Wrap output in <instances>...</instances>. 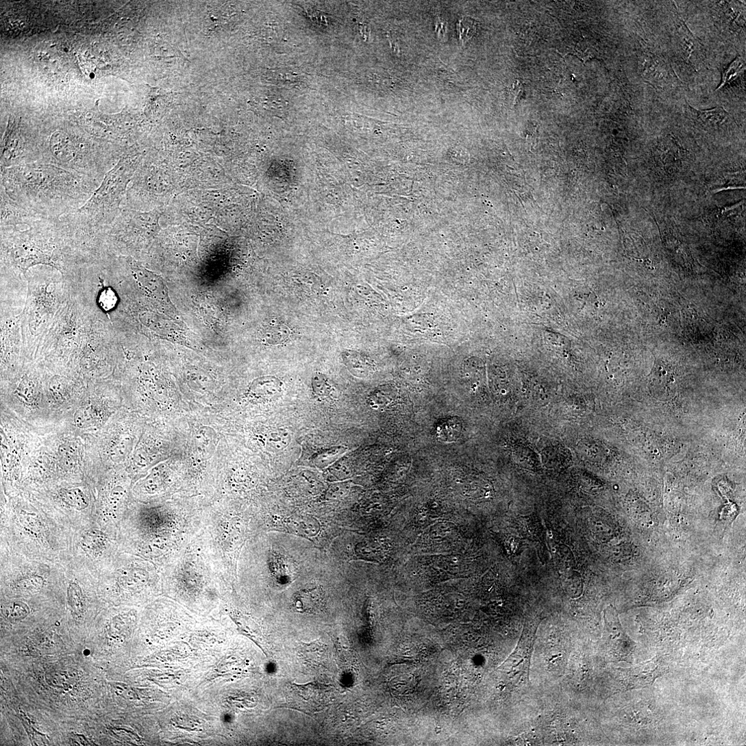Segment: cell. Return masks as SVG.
<instances>
[{
	"mask_svg": "<svg viewBox=\"0 0 746 746\" xmlns=\"http://www.w3.org/2000/svg\"><path fill=\"white\" fill-rule=\"evenodd\" d=\"M461 426L459 421H448L438 428V438L445 442L456 440L460 436Z\"/></svg>",
	"mask_w": 746,
	"mask_h": 746,
	"instance_id": "cell-23",
	"label": "cell"
},
{
	"mask_svg": "<svg viewBox=\"0 0 746 746\" xmlns=\"http://www.w3.org/2000/svg\"><path fill=\"white\" fill-rule=\"evenodd\" d=\"M129 266L134 276L144 288L158 299L169 301L167 289L156 275L134 263H130Z\"/></svg>",
	"mask_w": 746,
	"mask_h": 746,
	"instance_id": "cell-15",
	"label": "cell"
},
{
	"mask_svg": "<svg viewBox=\"0 0 746 746\" xmlns=\"http://www.w3.org/2000/svg\"><path fill=\"white\" fill-rule=\"evenodd\" d=\"M101 184L40 161L1 169V191L40 219L60 218L79 209Z\"/></svg>",
	"mask_w": 746,
	"mask_h": 746,
	"instance_id": "cell-2",
	"label": "cell"
},
{
	"mask_svg": "<svg viewBox=\"0 0 746 746\" xmlns=\"http://www.w3.org/2000/svg\"><path fill=\"white\" fill-rule=\"evenodd\" d=\"M264 554L265 576L269 585L278 587L290 583L295 575L293 562L277 550L274 545H270Z\"/></svg>",
	"mask_w": 746,
	"mask_h": 746,
	"instance_id": "cell-8",
	"label": "cell"
},
{
	"mask_svg": "<svg viewBox=\"0 0 746 746\" xmlns=\"http://www.w3.org/2000/svg\"><path fill=\"white\" fill-rule=\"evenodd\" d=\"M460 41L463 44L470 40L476 33V22L471 18H464L458 24Z\"/></svg>",
	"mask_w": 746,
	"mask_h": 746,
	"instance_id": "cell-25",
	"label": "cell"
},
{
	"mask_svg": "<svg viewBox=\"0 0 746 746\" xmlns=\"http://www.w3.org/2000/svg\"><path fill=\"white\" fill-rule=\"evenodd\" d=\"M514 92V97H514L515 98V103H517L519 100L521 101V99H522L523 95L524 93L523 87L522 84H521V83L519 85L517 83L516 86L514 87V92Z\"/></svg>",
	"mask_w": 746,
	"mask_h": 746,
	"instance_id": "cell-31",
	"label": "cell"
},
{
	"mask_svg": "<svg viewBox=\"0 0 746 746\" xmlns=\"http://www.w3.org/2000/svg\"><path fill=\"white\" fill-rule=\"evenodd\" d=\"M61 500L68 506L81 511L89 506L87 496L78 488L63 489L60 493Z\"/></svg>",
	"mask_w": 746,
	"mask_h": 746,
	"instance_id": "cell-19",
	"label": "cell"
},
{
	"mask_svg": "<svg viewBox=\"0 0 746 746\" xmlns=\"http://www.w3.org/2000/svg\"><path fill=\"white\" fill-rule=\"evenodd\" d=\"M291 606L293 610L299 613L320 614L325 608L324 592L319 586L303 588L294 595Z\"/></svg>",
	"mask_w": 746,
	"mask_h": 746,
	"instance_id": "cell-11",
	"label": "cell"
},
{
	"mask_svg": "<svg viewBox=\"0 0 746 746\" xmlns=\"http://www.w3.org/2000/svg\"><path fill=\"white\" fill-rule=\"evenodd\" d=\"M538 626L525 628L514 653L505 663H509L508 673L514 680L515 686H522L529 682L530 669L536 639Z\"/></svg>",
	"mask_w": 746,
	"mask_h": 746,
	"instance_id": "cell-7",
	"label": "cell"
},
{
	"mask_svg": "<svg viewBox=\"0 0 746 746\" xmlns=\"http://www.w3.org/2000/svg\"><path fill=\"white\" fill-rule=\"evenodd\" d=\"M19 521L26 531L33 536H39L42 532V523L35 515L27 513L21 514L19 517Z\"/></svg>",
	"mask_w": 746,
	"mask_h": 746,
	"instance_id": "cell-26",
	"label": "cell"
},
{
	"mask_svg": "<svg viewBox=\"0 0 746 746\" xmlns=\"http://www.w3.org/2000/svg\"><path fill=\"white\" fill-rule=\"evenodd\" d=\"M632 672H634V674L632 673L631 675L633 682L632 684L634 687L637 688L650 685L656 678L664 673L662 672V668L656 664L655 662H646L645 664L632 670Z\"/></svg>",
	"mask_w": 746,
	"mask_h": 746,
	"instance_id": "cell-17",
	"label": "cell"
},
{
	"mask_svg": "<svg viewBox=\"0 0 746 746\" xmlns=\"http://www.w3.org/2000/svg\"><path fill=\"white\" fill-rule=\"evenodd\" d=\"M688 108L697 121L708 127H716L722 125L729 116L728 112L721 107L708 110H697L690 105Z\"/></svg>",
	"mask_w": 746,
	"mask_h": 746,
	"instance_id": "cell-18",
	"label": "cell"
},
{
	"mask_svg": "<svg viewBox=\"0 0 746 746\" xmlns=\"http://www.w3.org/2000/svg\"><path fill=\"white\" fill-rule=\"evenodd\" d=\"M125 493V489L123 486H117L112 490L109 500L110 513L112 517H116Z\"/></svg>",
	"mask_w": 746,
	"mask_h": 746,
	"instance_id": "cell-28",
	"label": "cell"
},
{
	"mask_svg": "<svg viewBox=\"0 0 746 746\" xmlns=\"http://www.w3.org/2000/svg\"><path fill=\"white\" fill-rule=\"evenodd\" d=\"M25 226L1 228L2 268L26 275L29 269L45 265L72 276L96 264L84 238L62 218L36 220Z\"/></svg>",
	"mask_w": 746,
	"mask_h": 746,
	"instance_id": "cell-1",
	"label": "cell"
},
{
	"mask_svg": "<svg viewBox=\"0 0 746 746\" xmlns=\"http://www.w3.org/2000/svg\"><path fill=\"white\" fill-rule=\"evenodd\" d=\"M103 308L105 310H112L116 303L117 298L115 293L110 288L105 290L101 295L99 299Z\"/></svg>",
	"mask_w": 746,
	"mask_h": 746,
	"instance_id": "cell-30",
	"label": "cell"
},
{
	"mask_svg": "<svg viewBox=\"0 0 746 746\" xmlns=\"http://www.w3.org/2000/svg\"><path fill=\"white\" fill-rule=\"evenodd\" d=\"M743 63L740 58L734 60L728 67L724 72L722 77V82L719 86V89L725 86V85L730 83L734 79H736L740 73L742 71Z\"/></svg>",
	"mask_w": 746,
	"mask_h": 746,
	"instance_id": "cell-27",
	"label": "cell"
},
{
	"mask_svg": "<svg viewBox=\"0 0 746 746\" xmlns=\"http://www.w3.org/2000/svg\"><path fill=\"white\" fill-rule=\"evenodd\" d=\"M677 14V38L679 50L688 62L691 64L699 62L701 56V44L690 31L680 15Z\"/></svg>",
	"mask_w": 746,
	"mask_h": 746,
	"instance_id": "cell-12",
	"label": "cell"
},
{
	"mask_svg": "<svg viewBox=\"0 0 746 746\" xmlns=\"http://www.w3.org/2000/svg\"><path fill=\"white\" fill-rule=\"evenodd\" d=\"M606 639L611 652L617 658L627 659L633 653V641L624 632L620 623L618 612L612 606L605 611Z\"/></svg>",
	"mask_w": 746,
	"mask_h": 746,
	"instance_id": "cell-9",
	"label": "cell"
},
{
	"mask_svg": "<svg viewBox=\"0 0 746 746\" xmlns=\"http://www.w3.org/2000/svg\"><path fill=\"white\" fill-rule=\"evenodd\" d=\"M127 170L123 160H120L84 205L61 218L82 232L101 236L118 217L122 194L127 184Z\"/></svg>",
	"mask_w": 746,
	"mask_h": 746,
	"instance_id": "cell-6",
	"label": "cell"
},
{
	"mask_svg": "<svg viewBox=\"0 0 746 746\" xmlns=\"http://www.w3.org/2000/svg\"><path fill=\"white\" fill-rule=\"evenodd\" d=\"M436 29L439 37H443L445 33V25L442 20L438 19L436 22Z\"/></svg>",
	"mask_w": 746,
	"mask_h": 746,
	"instance_id": "cell-32",
	"label": "cell"
},
{
	"mask_svg": "<svg viewBox=\"0 0 746 746\" xmlns=\"http://www.w3.org/2000/svg\"><path fill=\"white\" fill-rule=\"evenodd\" d=\"M44 579L40 575H33L25 577L19 582L18 586L21 590L29 592H37L44 585Z\"/></svg>",
	"mask_w": 746,
	"mask_h": 746,
	"instance_id": "cell-29",
	"label": "cell"
},
{
	"mask_svg": "<svg viewBox=\"0 0 746 746\" xmlns=\"http://www.w3.org/2000/svg\"><path fill=\"white\" fill-rule=\"evenodd\" d=\"M204 504L181 499L138 509L129 523V548L158 567L164 566L203 530Z\"/></svg>",
	"mask_w": 746,
	"mask_h": 746,
	"instance_id": "cell-3",
	"label": "cell"
},
{
	"mask_svg": "<svg viewBox=\"0 0 746 746\" xmlns=\"http://www.w3.org/2000/svg\"><path fill=\"white\" fill-rule=\"evenodd\" d=\"M3 613L11 621H18L27 617L29 614V609L22 602H14L6 605L3 610Z\"/></svg>",
	"mask_w": 746,
	"mask_h": 746,
	"instance_id": "cell-24",
	"label": "cell"
},
{
	"mask_svg": "<svg viewBox=\"0 0 746 746\" xmlns=\"http://www.w3.org/2000/svg\"><path fill=\"white\" fill-rule=\"evenodd\" d=\"M639 68L643 77L654 82L655 84H660L662 81H666L669 75L664 62L650 53L641 56L639 60Z\"/></svg>",
	"mask_w": 746,
	"mask_h": 746,
	"instance_id": "cell-14",
	"label": "cell"
},
{
	"mask_svg": "<svg viewBox=\"0 0 746 746\" xmlns=\"http://www.w3.org/2000/svg\"><path fill=\"white\" fill-rule=\"evenodd\" d=\"M651 394L661 401L672 399L677 391V382L672 368L662 361L656 360L649 375Z\"/></svg>",
	"mask_w": 746,
	"mask_h": 746,
	"instance_id": "cell-10",
	"label": "cell"
},
{
	"mask_svg": "<svg viewBox=\"0 0 746 746\" xmlns=\"http://www.w3.org/2000/svg\"><path fill=\"white\" fill-rule=\"evenodd\" d=\"M160 569L165 593L197 611L213 609L229 589L203 528Z\"/></svg>",
	"mask_w": 746,
	"mask_h": 746,
	"instance_id": "cell-4",
	"label": "cell"
},
{
	"mask_svg": "<svg viewBox=\"0 0 746 746\" xmlns=\"http://www.w3.org/2000/svg\"><path fill=\"white\" fill-rule=\"evenodd\" d=\"M69 605L73 613L81 617L85 612L84 599L79 586L75 583H71L67 590Z\"/></svg>",
	"mask_w": 746,
	"mask_h": 746,
	"instance_id": "cell-20",
	"label": "cell"
},
{
	"mask_svg": "<svg viewBox=\"0 0 746 746\" xmlns=\"http://www.w3.org/2000/svg\"><path fill=\"white\" fill-rule=\"evenodd\" d=\"M203 529L225 582L232 589L236 582L240 551L250 536L249 520L234 503L225 499L206 506Z\"/></svg>",
	"mask_w": 746,
	"mask_h": 746,
	"instance_id": "cell-5",
	"label": "cell"
},
{
	"mask_svg": "<svg viewBox=\"0 0 746 746\" xmlns=\"http://www.w3.org/2000/svg\"><path fill=\"white\" fill-rule=\"evenodd\" d=\"M39 219L15 204L1 191V228L22 227Z\"/></svg>",
	"mask_w": 746,
	"mask_h": 746,
	"instance_id": "cell-13",
	"label": "cell"
},
{
	"mask_svg": "<svg viewBox=\"0 0 746 746\" xmlns=\"http://www.w3.org/2000/svg\"><path fill=\"white\" fill-rule=\"evenodd\" d=\"M289 527L299 535L314 536L319 531V525L315 520L301 519L289 521Z\"/></svg>",
	"mask_w": 746,
	"mask_h": 746,
	"instance_id": "cell-22",
	"label": "cell"
},
{
	"mask_svg": "<svg viewBox=\"0 0 746 746\" xmlns=\"http://www.w3.org/2000/svg\"><path fill=\"white\" fill-rule=\"evenodd\" d=\"M323 643H312L303 645L301 652L303 658L307 660L312 664H320L326 654V649Z\"/></svg>",
	"mask_w": 746,
	"mask_h": 746,
	"instance_id": "cell-21",
	"label": "cell"
},
{
	"mask_svg": "<svg viewBox=\"0 0 746 746\" xmlns=\"http://www.w3.org/2000/svg\"><path fill=\"white\" fill-rule=\"evenodd\" d=\"M108 542V536L102 531L90 530L82 534L79 545L86 554L96 558L103 554Z\"/></svg>",
	"mask_w": 746,
	"mask_h": 746,
	"instance_id": "cell-16",
	"label": "cell"
}]
</instances>
